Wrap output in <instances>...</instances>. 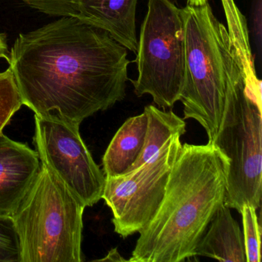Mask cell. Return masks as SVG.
Listing matches in <instances>:
<instances>
[{"instance_id":"1","label":"cell","mask_w":262,"mask_h":262,"mask_svg":"<svg viewBox=\"0 0 262 262\" xmlns=\"http://www.w3.org/2000/svg\"><path fill=\"white\" fill-rule=\"evenodd\" d=\"M7 62L23 105L79 125L123 100L131 63L106 32L71 16L20 33Z\"/></svg>"},{"instance_id":"2","label":"cell","mask_w":262,"mask_h":262,"mask_svg":"<svg viewBox=\"0 0 262 262\" xmlns=\"http://www.w3.org/2000/svg\"><path fill=\"white\" fill-rule=\"evenodd\" d=\"M229 162L212 142L181 145L165 195L139 234L132 262H181L195 251L211 219L225 203Z\"/></svg>"},{"instance_id":"3","label":"cell","mask_w":262,"mask_h":262,"mask_svg":"<svg viewBox=\"0 0 262 262\" xmlns=\"http://www.w3.org/2000/svg\"><path fill=\"white\" fill-rule=\"evenodd\" d=\"M242 75L230 51L225 101L212 143L229 162L225 204L239 213L244 205L260 206L262 184V98Z\"/></svg>"},{"instance_id":"4","label":"cell","mask_w":262,"mask_h":262,"mask_svg":"<svg viewBox=\"0 0 262 262\" xmlns=\"http://www.w3.org/2000/svg\"><path fill=\"white\" fill-rule=\"evenodd\" d=\"M85 208L41 162L37 177L12 215L21 262L82 261Z\"/></svg>"},{"instance_id":"5","label":"cell","mask_w":262,"mask_h":262,"mask_svg":"<svg viewBox=\"0 0 262 262\" xmlns=\"http://www.w3.org/2000/svg\"><path fill=\"white\" fill-rule=\"evenodd\" d=\"M185 32V84L180 101L185 119L197 121L213 142L225 101L226 66L230 53L226 27L209 3L182 8Z\"/></svg>"},{"instance_id":"6","label":"cell","mask_w":262,"mask_h":262,"mask_svg":"<svg viewBox=\"0 0 262 262\" xmlns=\"http://www.w3.org/2000/svg\"><path fill=\"white\" fill-rule=\"evenodd\" d=\"M182 8L172 0H148L131 80L138 97L149 95L162 108L180 101L185 84V32Z\"/></svg>"},{"instance_id":"7","label":"cell","mask_w":262,"mask_h":262,"mask_svg":"<svg viewBox=\"0 0 262 262\" xmlns=\"http://www.w3.org/2000/svg\"><path fill=\"white\" fill-rule=\"evenodd\" d=\"M172 138L146 163L120 176L105 177L102 199L113 211L115 231L123 238L140 233L157 212L182 143Z\"/></svg>"},{"instance_id":"8","label":"cell","mask_w":262,"mask_h":262,"mask_svg":"<svg viewBox=\"0 0 262 262\" xmlns=\"http://www.w3.org/2000/svg\"><path fill=\"white\" fill-rule=\"evenodd\" d=\"M34 144L40 162L85 207L102 199L105 176L84 143L79 124L56 114L35 115Z\"/></svg>"},{"instance_id":"9","label":"cell","mask_w":262,"mask_h":262,"mask_svg":"<svg viewBox=\"0 0 262 262\" xmlns=\"http://www.w3.org/2000/svg\"><path fill=\"white\" fill-rule=\"evenodd\" d=\"M40 167L37 151L0 133V216L12 217Z\"/></svg>"},{"instance_id":"10","label":"cell","mask_w":262,"mask_h":262,"mask_svg":"<svg viewBox=\"0 0 262 262\" xmlns=\"http://www.w3.org/2000/svg\"><path fill=\"white\" fill-rule=\"evenodd\" d=\"M138 0H76L71 17L106 32L127 50L137 52Z\"/></svg>"},{"instance_id":"11","label":"cell","mask_w":262,"mask_h":262,"mask_svg":"<svg viewBox=\"0 0 262 262\" xmlns=\"http://www.w3.org/2000/svg\"><path fill=\"white\" fill-rule=\"evenodd\" d=\"M195 254L219 261L247 262L243 233L225 203L211 219Z\"/></svg>"},{"instance_id":"12","label":"cell","mask_w":262,"mask_h":262,"mask_svg":"<svg viewBox=\"0 0 262 262\" xmlns=\"http://www.w3.org/2000/svg\"><path fill=\"white\" fill-rule=\"evenodd\" d=\"M145 113L127 119L115 134L103 159L105 177L120 176L126 172L142 152L147 129Z\"/></svg>"},{"instance_id":"13","label":"cell","mask_w":262,"mask_h":262,"mask_svg":"<svg viewBox=\"0 0 262 262\" xmlns=\"http://www.w3.org/2000/svg\"><path fill=\"white\" fill-rule=\"evenodd\" d=\"M144 113L148 122L143 148L136 162L127 171L151 160L172 138L182 136L186 132L184 119L172 111L165 112L150 105L145 107Z\"/></svg>"},{"instance_id":"14","label":"cell","mask_w":262,"mask_h":262,"mask_svg":"<svg viewBox=\"0 0 262 262\" xmlns=\"http://www.w3.org/2000/svg\"><path fill=\"white\" fill-rule=\"evenodd\" d=\"M22 99L10 68L0 72V133L20 110Z\"/></svg>"},{"instance_id":"15","label":"cell","mask_w":262,"mask_h":262,"mask_svg":"<svg viewBox=\"0 0 262 262\" xmlns=\"http://www.w3.org/2000/svg\"><path fill=\"white\" fill-rule=\"evenodd\" d=\"M241 214L244 228V242L247 262L260 261V228L257 209L250 205H244Z\"/></svg>"},{"instance_id":"16","label":"cell","mask_w":262,"mask_h":262,"mask_svg":"<svg viewBox=\"0 0 262 262\" xmlns=\"http://www.w3.org/2000/svg\"><path fill=\"white\" fill-rule=\"evenodd\" d=\"M0 262H21L20 244L10 216H0Z\"/></svg>"},{"instance_id":"17","label":"cell","mask_w":262,"mask_h":262,"mask_svg":"<svg viewBox=\"0 0 262 262\" xmlns=\"http://www.w3.org/2000/svg\"><path fill=\"white\" fill-rule=\"evenodd\" d=\"M31 8L52 16H71L76 0H20Z\"/></svg>"},{"instance_id":"18","label":"cell","mask_w":262,"mask_h":262,"mask_svg":"<svg viewBox=\"0 0 262 262\" xmlns=\"http://www.w3.org/2000/svg\"><path fill=\"white\" fill-rule=\"evenodd\" d=\"M10 50H9L7 36L6 33L0 32V61L3 59L8 61Z\"/></svg>"},{"instance_id":"19","label":"cell","mask_w":262,"mask_h":262,"mask_svg":"<svg viewBox=\"0 0 262 262\" xmlns=\"http://www.w3.org/2000/svg\"><path fill=\"white\" fill-rule=\"evenodd\" d=\"M97 260H99V261H126V260L124 259L119 254L117 248H113L105 257Z\"/></svg>"},{"instance_id":"20","label":"cell","mask_w":262,"mask_h":262,"mask_svg":"<svg viewBox=\"0 0 262 262\" xmlns=\"http://www.w3.org/2000/svg\"><path fill=\"white\" fill-rule=\"evenodd\" d=\"M209 0H187L188 5L193 6V7H199V6L204 5Z\"/></svg>"}]
</instances>
